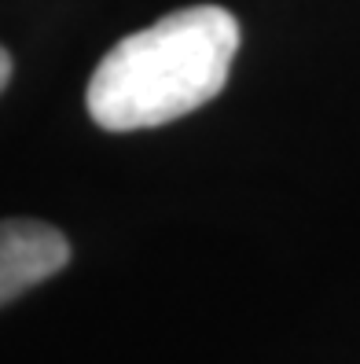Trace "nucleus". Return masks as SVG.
<instances>
[{"label":"nucleus","mask_w":360,"mask_h":364,"mask_svg":"<svg viewBox=\"0 0 360 364\" xmlns=\"http://www.w3.org/2000/svg\"><path fill=\"white\" fill-rule=\"evenodd\" d=\"M70 262V243L45 221H0V306L52 280Z\"/></svg>","instance_id":"nucleus-2"},{"label":"nucleus","mask_w":360,"mask_h":364,"mask_svg":"<svg viewBox=\"0 0 360 364\" xmlns=\"http://www.w3.org/2000/svg\"><path fill=\"white\" fill-rule=\"evenodd\" d=\"M8 81H11V55L0 48V92L8 89Z\"/></svg>","instance_id":"nucleus-3"},{"label":"nucleus","mask_w":360,"mask_h":364,"mask_svg":"<svg viewBox=\"0 0 360 364\" xmlns=\"http://www.w3.org/2000/svg\"><path fill=\"white\" fill-rule=\"evenodd\" d=\"M239 23L217 4L184 8L136 30L99 59L89 77L92 122L111 133L155 129L209 103L228 81Z\"/></svg>","instance_id":"nucleus-1"}]
</instances>
